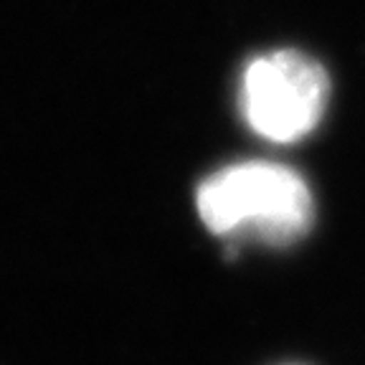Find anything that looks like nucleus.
Here are the masks:
<instances>
[{"instance_id":"f257e3e1","label":"nucleus","mask_w":365,"mask_h":365,"mask_svg":"<svg viewBox=\"0 0 365 365\" xmlns=\"http://www.w3.org/2000/svg\"><path fill=\"white\" fill-rule=\"evenodd\" d=\"M195 203L213 234L246 236L274 246L299 241L314 221L304 178L277 163L223 168L200 182Z\"/></svg>"},{"instance_id":"f03ea898","label":"nucleus","mask_w":365,"mask_h":365,"mask_svg":"<svg viewBox=\"0 0 365 365\" xmlns=\"http://www.w3.org/2000/svg\"><path fill=\"white\" fill-rule=\"evenodd\" d=\"M330 79L322 63L302 51H272L254 58L241 79V112L257 135L294 143L322 120Z\"/></svg>"}]
</instances>
